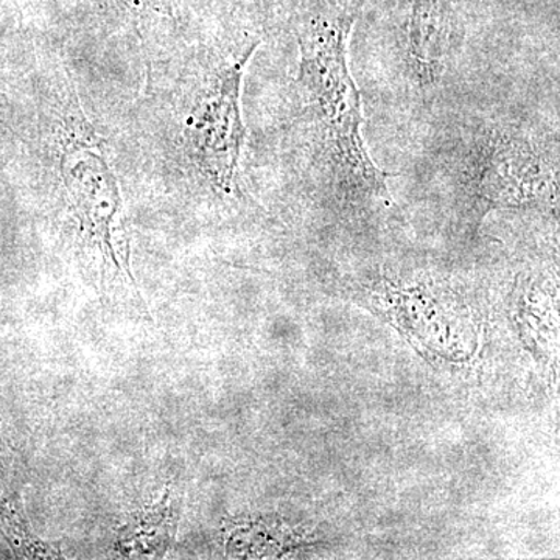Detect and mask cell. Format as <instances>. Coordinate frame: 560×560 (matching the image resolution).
Segmentation results:
<instances>
[{"label": "cell", "instance_id": "cell-1", "mask_svg": "<svg viewBox=\"0 0 560 560\" xmlns=\"http://www.w3.org/2000/svg\"><path fill=\"white\" fill-rule=\"evenodd\" d=\"M355 13L318 3L302 22L298 84L315 125L320 160L346 198H385L389 173L372 161L363 138L361 92L349 68Z\"/></svg>", "mask_w": 560, "mask_h": 560}, {"label": "cell", "instance_id": "cell-5", "mask_svg": "<svg viewBox=\"0 0 560 560\" xmlns=\"http://www.w3.org/2000/svg\"><path fill=\"white\" fill-rule=\"evenodd\" d=\"M459 0H411L407 25L408 58L423 86L441 79L447 60Z\"/></svg>", "mask_w": 560, "mask_h": 560}, {"label": "cell", "instance_id": "cell-6", "mask_svg": "<svg viewBox=\"0 0 560 560\" xmlns=\"http://www.w3.org/2000/svg\"><path fill=\"white\" fill-rule=\"evenodd\" d=\"M178 517L171 497H164L154 506L140 511L121 530L117 551L128 558L164 556L171 547Z\"/></svg>", "mask_w": 560, "mask_h": 560}, {"label": "cell", "instance_id": "cell-7", "mask_svg": "<svg viewBox=\"0 0 560 560\" xmlns=\"http://www.w3.org/2000/svg\"><path fill=\"white\" fill-rule=\"evenodd\" d=\"M0 518L5 528L7 539L13 545L14 551L28 558H47L49 548L44 547L40 541L33 540L31 530L27 529V522L14 501H2L0 504Z\"/></svg>", "mask_w": 560, "mask_h": 560}, {"label": "cell", "instance_id": "cell-4", "mask_svg": "<svg viewBox=\"0 0 560 560\" xmlns=\"http://www.w3.org/2000/svg\"><path fill=\"white\" fill-rule=\"evenodd\" d=\"M257 44L213 73L198 94L186 121L187 147L195 167L215 189L230 194L241 164L245 124L242 84Z\"/></svg>", "mask_w": 560, "mask_h": 560}, {"label": "cell", "instance_id": "cell-2", "mask_svg": "<svg viewBox=\"0 0 560 560\" xmlns=\"http://www.w3.org/2000/svg\"><path fill=\"white\" fill-rule=\"evenodd\" d=\"M60 101L57 130L60 175L77 223L81 257L91 267L98 289L139 301L119 180L110 167L103 140L88 121L70 84L62 86Z\"/></svg>", "mask_w": 560, "mask_h": 560}, {"label": "cell", "instance_id": "cell-3", "mask_svg": "<svg viewBox=\"0 0 560 560\" xmlns=\"http://www.w3.org/2000/svg\"><path fill=\"white\" fill-rule=\"evenodd\" d=\"M460 180L478 205L523 206L558 198V161L515 128H492L475 138Z\"/></svg>", "mask_w": 560, "mask_h": 560}]
</instances>
